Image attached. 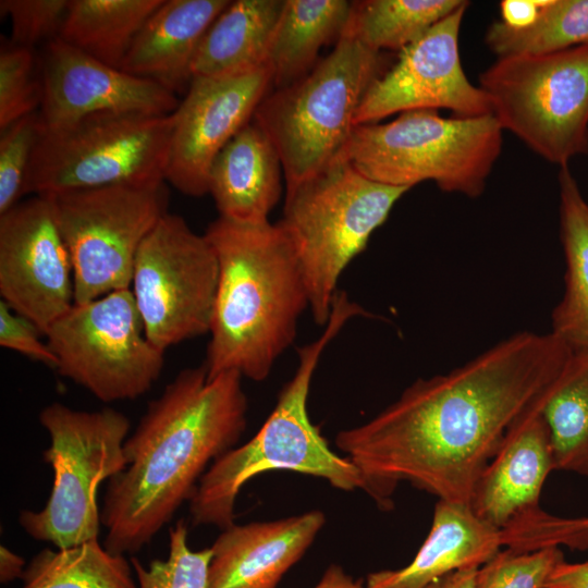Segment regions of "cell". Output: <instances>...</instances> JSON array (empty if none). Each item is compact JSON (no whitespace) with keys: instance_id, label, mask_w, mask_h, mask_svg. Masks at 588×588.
I'll use <instances>...</instances> for the list:
<instances>
[{"instance_id":"6da1fadb","label":"cell","mask_w":588,"mask_h":588,"mask_svg":"<svg viewBox=\"0 0 588 588\" xmlns=\"http://www.w3.org/2000/svg\"><path fill=\"white\" fill-rule=\"evenodd\" d=\"M572 348L553 333H515L444 375L418 379L336 446L381 510L399 482L469 505L483 468L511 425L541 399Z\"/></svg>"},{"instance_id":"7a4b0ae2","label":"cell","mask_w":588,"mask_h":588,"mask_svg":"<svg viewBox=\"0 0 588 588\" xmlns=\"http://www.w3.org/2000/svg\"><path fill=\"white\" fill-rule=\"evenodd\" d=\"M242 378L185 368L149 402L124 442L125 468L107 485L100 520L108 551L133 554L148 544L189 502L208 465L236 446L248 408Z\"/></svg>"},{"instance_id":"3957f363","label":"cell","mask_w":588,"mask_h":588,"mask_svg":"<svg viewBox=\"0 0 588 588\" xmlns=\"http://www.w3.org/2000/svg\"><path fill=\"white\" fill-rule=\"evenodd\" d=\"M218 260L210 340L203 364L208 378L234 371L264 381L293 344L309 308L306 283L279 224L219 217L204 233Z\"/></svg>"},{"instance_id":"277c9868","label":"cell","mask_w":588,"mask_h":588,"mask_svg":"<svg viewBox=\"0 0 588 588\" xmlns=\"http://www.w3.org/2000/svg\"><path fill=\"white\" fill-rule=\"evenodd\" d=\"M363 315L370 316L345 292L336 293L323 332L298 348L297 368L258 432L217 458L200 478L189 500L194 526L212 525L223 530L233 525L235 501L242 487L257 475L272 470L322 478L343 491L363 490L358 469L348 457L329 448L307 412L311 379L323 351L350 319Z\"/></svg>"},{"instance_id":"5b68a950","label":"cell","mask_w":588,"mask_h":588,"mask_svg":"<svg viewBox=\"0 0 588 588\" xmlns=\"http://www.w3.org/2000/svg\"><path fill=\"white\" fill-rule=\"evenodd\" d=\"M409 189L375 182L342 157L285 187L279 224L295 253L317 324L330 318L342 272Z\"/></svg>"},{"instance_id":"8992f818","label":"cell","mask_w":588,"mask_h":588,"mask_svg":"<svg viewBox=\"0 0 588 588\" xmlns=\"http://www.w3.org/2000/svg\"><path fill=\"white\" fill-rule=\"evenodd\" d=\"M493 114L444 118L438 110L399 113L385 123L356 125L341 157L366 177L412 188L432 181L446 193L479 197L502 149Z\"/></svg>"},{"instance_id":"52a82bcc","label":"cell","mask_w":588,"mask_h":588,"mask_svg":"<svg viewBox=\"0 0 588 588\" xmlns=\"http://www.w3.org/2000/svg\"><path fill=\"white\" fill-rule=\"evenodd\" d=\"M382 70V52L344 32L308 74L262 99L253 119L272 139L286 186L341 157L357 109Z\"/></svg>"},{"instance_id":"ba28073f","label":"cell","mask_w":588,"mask_h":588,"mask_svg":"<svg viewBox=\"0 0 588 588\" xmlns=\"http://www.w3.org/2000/svg\"><path fill=\"white\" fill-rule=\"evenodd\" d=\"M173 117L102 112L42 128L25 195L166 182Z\"/></svg>"},{"instance_id":"9c48e42d","label":"cell","mask_w":588,"mask_h":588,"mask_svg":"<svg viewBox=\"0 0 588 588\" xmlns=\"http://www.w3.org/2000/svg\"><path fill=\"white\" fill-rule=\"evenodd\" d=\"M39 421L50 437L42 455L53 470L52 489L46 505L22 511L19 523L32 538L57 548L98 539L97 490L126 466L130 419L109 407L86 412L52 403Z\"/></svg>"},{"instance_id":"30bf717a","label":"cell","mask_w":588,"mask_h":588,"mask_svg":"<svg viewBox=\"0 0 588 588\" xmlns=\"http://www.w3.org/2000/svg\"><path fill=\"white\" fill-rule=\"evenodd\" d=\"M479 82L501 127L548 162L588 154V44L497 58Z\"/></svg>"},{"instance_id":"8fae6325","label":"cell","mask_w":588,"mask_h":588,"mask_svg":"<svg viewBox=\"0 0 588 588\" xmlns=\"http://www.w3.org/2000/svg\"><path fill=\"white\" fill-rule=\"evenodd\" d=\"M73 264L74 303L130 289L136 254L166 213L164 182L45 195Z\"/></svg>"},{"instance_id":"7c38bea8","label":"cell","mask_w":588,"mask_h":588,"mask_svg":"<svg viewBox=\"0 0 588 588\" xmlns=\"http://www.w3.org/2000/svg\"><path fill=\"white\" fill-rule=\"evenodd\" d=\"M45 335L57 371L105 403L139 397L163 369L164 352L146 336L130 289L74 303Z\"/></svg>"},{"instance_id":"4fadbf2b","label":"cell","mask_w":588,"mask_h":588,"mask_svg":"<svg viewBox=\"0 0 588 588\" xmlns=\"http://www.w3.org/2000/svg\"><path fill=\"white\" fill-rule=\"evenodd\" d=\"M219 267L205 236L166 212L140 244L132 294L148 340L167 348L209 333Z\"/></svg>"},{"instance_id":"5bb4252c","label":"cell","mask_w":588,"mask_h":588,"mask_svg":"<svg viewBox=\"0 0 588 588\" xmlns=\"http://www.w3.org/2000/svg\"><path fill=\"white\" fill-rule=\"evenodd\" d=\"M468 1L399 52L396 63L367 90L355 126L376 123L395 113L448 109L460 118L492 114L488 95L463 70L458 37Z\"/></svg>"},{"instance_id":"9a60e30c","label":"cell","mask_w":588,"mask_h":588,"mask_svg":"<svg viewBox=\"0 0 588 588\" xmlns=\"http://www.w3.org/2000/svg\"><path fill=\"white\" fill-rule=\"evenodd\" d=\"M0 295L44 335L74 304L71 255L46 196L0 215Z\"/></svg>"},{"instance_id":"2e32d148","label":"cell","mask_w":588,"mask_h":588,"mask_svg":"<svg viewBox=\"0 0 588 588\" xmlns=\"http://www.w3.org/2000/svg\"><path fill=\"white\" fill-rule=\"evenodd\" d=\"M270 86L267 66L237 77H193L172 113L166 181L188 196L208 194L215 158L253 120Z\"/></svg>"},{"instance_id":"e0dca14e","label":"cell","mask_w":588,"mask_h":588,"mask_svg":"<svg viewBox=\"0 0 588 588\" xmlns=\"http://www.w3.org/2000/svg\"><path fill=\"white\" fill-rule=\"evenodd\" d=\"M46 128H54L102 112L166 115L179 105L163 86L108 65L60 38L39 56Z\"/></svg>"},{"instance_id":"ac0fdd59","label":"cell","mask_w":588,"mask_h":588,"mask_svg":"<svg viewBox=\"0 0 588 588\" xmlns=\"http://www.w3.org/2000/svg\"><path fill=\"white\" fill-rule=\"evenodd\" d=\"M548 392L511 425L475 485L471 511L499 530L541 510V490L554 470L550 430L541 413Z\"/></svg>"},{"instance_id":"d6986e66","label":"cell","mask_w":588,"mask_h":588,"mask_svg":"<svg viewBox=\"0 0 588 588\" xmlns=\"http://www.w3.org/2000/svg\"><path fill=\"white\" fill-rule=\"evenodd\" d=\"M324 523L319 510L275 520L234 523L210 547L208 588H277Z\"/></svg>"},{"instance_id":"ffe728a7","label":"cell","mask_w":588,"mask_h":588,"mask_svg":"<svg viewBox=\"0 0 588 588\" xmlns=\"http://www.w3.org/2000/svg\"><path fill=\"white\" fill-rule=\"evenodd\" d=\"M229 0H163L135 37L119 69L168 90H187L206 32Z\"/></svg>"},{"instance_id":"44dd1931","label":"cell","mask_w":588,"mask_h":588,"mask_svg":"<svg viewBox=\"0 0 588 588\" xmlns=\"http://www.w3.org/2000/svg\"><path fill=\"white\" fill-rule=\"evenodd\" d=\"M502 547L501 531L468 504L438 500L429 534L413 561L368 574L365 588H427L450 573L481 566Z\"/></svg>"},{"instance_id":"7402d4cb","label":"cell","mask_w":588,"mask_h":588,"mask_svg":"<svg viewBox=\"0 0 588 588\" xmlns=\"http://www.w3.org/2000/svg\"><path fill=\"white\" fill-rule=\"evenodd\" d=\"M280 155L267 132L253 119L215 158L208 189L224 219L260 223L282 193Z\"/></svg>"},{"instance_id":"603a6c76","label":"cell","mask_w":588,"mask_h":588,"mask_svg":"<svg viewBox=\"0 0 588 588\" xmlns=\"http://www.w3.org/2000/svg\"><path fill=\"white\" fill-rule=\"evenodd\" d=\"M283 7L284 0L230 1L201 39L193 77H237L267 66Z\"/></svg>"},{"instance_id":"cb8c5ba5","label":"cell","mask_w":588,"mask_h":588,"mask_svg":"<svg viewBox=\"0 0 588 588\" xmlns=\"http://www.w3.org/2000/svg\"><path fill=\"white\" fill-rule=\"evenodd\" d=\"M352 3L284 0L267 61L274 89L295 83L313 70L320 49L343 35Z\"/></svg>"},{"instance_id":"d4e9b609","label":"cell","mask_w":588,"mask_h":588,"mask_svg":"<svg viewBox=\"0 0 588 588\" xmlns=\"http://www.w3.org/2000/svg\"><path fill=\"white\" fill-rule=\"evenodd\" d=\"M558 181L565 272L550 332L571 348L588 350V201L568 166L560 167Z\"/></svg>"},{"instance_id":"484cf974","label":"cell","mask_w":588,"mask_h":588,"mask_svg":"<svg viewBox=\"0 0 588 588\" xmlns=\"http://www.w3.org/2000/svg\"><path fill=\"white\" fill-rule=\"evenodd\" d=\"M163 0H70L60 39L119 68L135 37Z\"/></svg>"},{"instance_id":"4316f807","label":"cell","mask_w":588,"mask_h":588,"mask_svg":"<svg viewBox=\"0 0 588 588\" xmlns=\"http://www.w3.org/2000/svg\"><path fill=\"white\" fill-rule=\"evenodd\" d=\"M554 470L588 477V350L572 348L542 406Z\"/></svg>"},{"instance_id":"83f0119b","label":"cell","mask_w":588,"mask_h":588,"mask_svg":"<svg viewBox=\"0 0 588 588\" xmlns=\"http://www.w3.org/2000/svg\"><path fill=\"white\" fill-rule=\"evenodd\" d=\"M463 0H366L352 3L345 33L375 51H402Z\"/></svg>"},{"instance_id":"f1b7e54d","label":"cell","mask_w":588,"mask_h":588,"mask_svg":"<svg viewBox=\"0 0 588 588\" xmlns=\"http://www.w3.org/2000/svg\"><path fill=\"white\" fill-rule=\"evenodd\" d=\"M131 566L125 555L91 539L37 553L23 573L22 588H136Z\"/></svg>"},{"instance_id":"f546056e","label":"cell","mask_w":588,"mask_h":588,"mask_svg":"<svg viewBox=\"0 0 588 588\" xmlns=\"http://www.w3.org/2000/svg\"><path fill=\"white\" fill-rule=\"evenodd\" d=\"M485 41L498 58L551 53L586 45L588 0H547L530 25L515 28L493 22Z\"/></svg>"},{"instance_id":"4dcf8cb0","label":"cell","mask_w":588,"mask_h":588,"mask_svg":"<svg viewBox=\"0 0 588 588\" xmlns=\"http://www.w3.org/2000/svg\"><path fill=\"white\" fill-rule=\"evenodd\" d=\"M42 83L39 56L2 39L0 47V130L39 111Z\"/></svg>"},{"instance_id":"1f68e13d","label":"cell","mask_w":588,"mask_h":588,"mask_svg":"<svg viewBox=\"0 0 588 588\" xmlns=\"http://www.w3.org/2000/svg\"><path fill=\"white\" fill-rule=\"evenodd\" d=\"M187 525L182 518L169 530V555L148 567L132 556L138 588H208L211 548L193 551L187 543Z\"/></svg>"},{"instance_id":"d6a6232c","label":"cell","mask_w":588,"mask_h":588,"mask_svg":"<svg viewBox=\"0 0 588 588\" xmlns=\"http://www.w3.org/2000/svg\"><path fill=\"white\" fill-rule=\"evenodd\" d=\"M44 123L36 111L8 125L0 134V215L25 196V183Z\"/></svg>"},{"instance_id":"836d02e7","label":"cell","mask_w":588,"mask_h":588,"mask_svg":"<svg viewBox=\"0 0 588 588\" xmlns=\"http://www.w3.org/2000/svg\"><path fill=\"white\" fill-rule=\"evenodd\" d=\"M564 560L561 547L529 552L504 548L478 567L475 588H541L554 567Z\"/></svg>"},{"instance_id":"e575fe53","label":"cell","mask_w":588,"mask_h":588,"mask_svg":"<svg viewBox=\"0 0 588 588\" xmlns=\"http://www.w3.org/2000/svg\"><path fill=\"white\" fill-rule=\"evenodd\" d=\"M502 531L504 547L516 552L562 546L571 550L588 549V516L564 518L540 510Z\"/></svg>"},{"instance_id":"d590c367","label":"cell","mask_w":588,"mask_h":588,"mask_svg":"<svg viewBox=\"0 0 588 588\" xmlns=\"http://www.w3.org/2000/svg\"><path fill=\"white\" fill-rule=\"evenodd\" d=\"M70 0H1L0 13L11 21L10 40L34 49L60 37Z\"/></svg>"},{"instance_id":"8d00e7d4","label":"cell","mask_w":588,"mask_h":588,"mask_svg":"<svg viewBox=\"0 0 588 588\" xmlns=\"http://www.w3.org/2000/svg\"><path fill=\"white\" fill-rule=\"evenodd\" d=\"M40 334L35 323L0 301V346L56 369L58 359Z\"/></svg>"},{"instance_id":"74e56055","label":"cell","mask_w":588,"mask_h":588,"mask_svg":"<svg viewBox=\"0 0 588 588\" xmlns=\"http://www.w3.org/2000/svg\"><path fill=\"white\" fill-rule=\"evenodd\" d=\"M547 0H504L500 3L501 22L510 27L530 25Z\"/></svg>"},{"instance_id":"f35d334b","label":"cell","mask_w":588,"mask_h":588,"mask_svg":"<svg viewBox=\"0 0 588 588\" xmlns=\"http://www.w3.org/2000/svg\"><path fill=\"white\" fill-rule=\"evenodd\" d=\"M541 588H588V561L559 563Z\"/></svg>"},{"instance_id":"ab89813d","label":"cell","mask_w":588,"mask_h":588,"mask_svg":"<svg viewBox=\"0 0 588 588\" xmlns=\"http://www.w3.org/2000/svg\"><path fill=\"white\" fill-rule=\"evenodd\" d=\"M314 588H365L362 579H354L339 564L327 567Z\"/></svg>"},{"instance_id":"60d3db41","label":"cell","mask_w":588,"mask_h":588,"mask_svg":"<svg viewBox=\"0 0 588 588\" xmlns=\"http://www.w3.org/2000/svg\"><path fill=\"white\" fill-rule=\"evenodd\" d=\"M24 560L7 547H0V581L8 584L16 578H22L24 573Z\"/></svg>"},{"instance_id":"b9f144b4","label":"cell","mask_w":588,"mask_h":588,"mask_svg":"<svg viewBox=\"0 0 588 588\" xmlns=\"http://www.w3.org/2000/svg\"><path fill=\"white\" fill-rule=\"evenodd\" d=\"M478 567H470L450 573L430 584L427 588H475Z\"/></svg>"}]
</instances>
